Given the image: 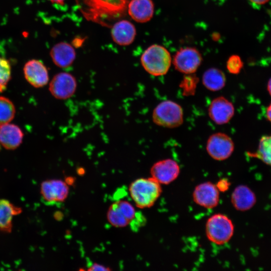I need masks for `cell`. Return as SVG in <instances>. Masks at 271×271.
Returning a JSON list of instances; mask_svg holds the SVG:
<instances>
[{"label":"cell","instance_id":"obj_20","mask_svg":"<svg viewBox=\"0 0 271 271\" xmlns=\"http://www.w3.org/2000/svg\"><path fill=\"white\" fill-rule=\"evenodd\" d=\"M202 82L204 86L209 91H218L225 86L226 76L221 70L210 68L203 73Z\"/></svg>","mask_w":271,"mask_h":271},{"label":"cell","instance_id":"obj_7","mask_svg":"<svg viewBox=\"0 0 271 271\" xmlns=\"http://www.w3.org/2000/svg\"><path fill=\"white\" fill-rule=\"evenodd\" d=\"M202 62L200 52L195 48L186 47L181 48L175 54L173 64L178 71L186 74H193Z\"/></svg>","mask_w":271,"mask_h":271},{"label":"cell","instance_id":"obj_14","mask_svg":"<svg viewBox=\"0 0 271 271\" xmlns=\"http://www.w3.org/2000/svg\"><path fill=\"white\" fill-rule=\"evenodd\" d=\"M136 34V29L133 24L125 20L115 23L111 31L113 41L120 46H127L131 44Z\"/></svg>","mask_w":271,"mask_h":271},{"label":"cell","instance_id":"obj_5","mask_svg":"<svg viewBox=\"0 0 271 271\" xmlns=\"http://www.w3.org/2000/svg\"><path fill=\"white\" fill-rule=\"evenodd\" d=\"M234 226L226 215L217 213L210 216L205 225V233L208 240L217 245L228 242L232 238Z\"/></svg>","mask_w":271,"mask_h":271},{"label":"cell","instance_id":"obj_6","mask_svg":"<svg viewBox=\"0 0 271 271\" xmlns=\"http://www.w3.org/2000/svg\"><path fill=\"white\" fill-rule=\"evenodd\" d=\"M234 149L232 139L227 134L217 132L210 135L207 139L206 150L210 157L222 161L229 158Z\"/></svg>","mask_w":271,"mask_h":271},{"label":"cell","instance_id":"obj_10","mask_svg":"<svg viewBox=\"0 0 271 271\" xmlns=\"http://www.w3.org/2000/svg\"><path fill=\"white\" fill-rule=\"evenodd\" d=\"M234 111L232 103L223 96H218L213 99L208 109L209 118L218 125L229 122L233 117Z\"/></svg>","mask_w":271,"mask_h":271},{"label":"cell","instance_id":"obj_27","mask_svg":"<svg viewBox=\"0 0 271 271\" xmlns=\"http://www.w3.org/2000/svg\"><path fill=\"white\" fill-rule=\"evenodd\" d=\"M230 183L226 179H220L216 184L218 190L220 192L227 191L230 186Z\"/></svg>","mask_w":271,"mask_h":271},{"label":"cell","instance_id":"obj_11","mask_svg":"<svg viewBox=\"0 0 271 271\" xmlns=\"http://www.w3.org/2000/svg\"><path fill=\"white\" fill-rule=\"evenodd\" d=\"M192 196L195 203L206 209L214 208L219 202V191L216 185L210 182H203L196 186Z\"/></svg>","mask_w":271,"mask_h":271},{"label":"cell","instance_id":"obj_18","mask_svg":"<svg viewBox=\"0 0 271 271\" xmlns=\"http://www.w3.org/2000/svg\"><path fill=\"white\" fill-rule=\"evenodd\" d=\"M24 134L21 128L14 124L0 125V144L6 149L14 150L22 143Z\"/></svg>","mask_w":271,"mask_h":271},{"label":"cell","instance_id":"obj_15","mask_svg":"<svg viewBox=\"0 0 271 271\" xmlns=\"http://www.w3.org/2000/svg\"><path fill=\"white\" fill-rule=\"evenodd\" d=\"M50 56L58 67L65 68L71 66L76 58L74 48L66 42H59L51 49Z\"/></svg>","mask_w":271,"mask_h":271},{"label":"cell","instance_id":"obj_17","mask_svg":"<svg viewBox=\"0 0 271 271\" xmlns=\"http://www.w3.org/2000/svg\"><path fill=\"white\" fill-rule=\"evenodd\" d=\"M128 13L138 23L149 21L154 13V5L152 0H131L128 4Z\"/></svg>","mask_w":271,"mask_h":271},{"label":"cell","instance_id":"obj_16","mask_svg":"<svg viewBox=\"0 0 271 271\" xmlns=\"http://www.w3.org/2000/svg\"><path fill=\"white\" fill-rule=\"evenodd\" d=\"M256 201L255 194L246 185L237 186L231 194V203L238 211H245L249 210L254 205Z\"/></svg>","mask_w":271,"mask_h":271},{"label":"cell","instance_id":"obj_30","mask_svg":"<svg viewBox=\"0 0 271 271\" xmlns=\"http://www.w3.org/2000/svg\"><path fill=\"white\" fill-rule=\"evenodd\" d=\"M269 0H249V2L256 5H263L267 3Z\"/></svg>","mask_w":271,"mask_h":271},{"label":"cell","instance_id":"obj_4","mask_svg":"<svg viewBox=\"0 0 271 271\" xmlns=\"http://www.w3.org/2000/svg\"><path fill=\"white\" fill-rule=\"evenodd\" d=\"M152 120L154 123L159 126L176 128L183 123V109L179 103L173 100L162 101L154 108Z\"/></svg>","mask_w":271,"mask_h":271},{"label":"cell","instance_id":"obj_2","mask_svg":"<svg viewBox=\"0 0 271 271\" xmlns=\"http://www.w3.org/2000/svg\"><path fill=\"white\" fill-rule=\"evenodd\" d=\"M141 63L150 75L161 76L169 71L172 59L169 51L163 46L154 44L147 48L142 54Z\"/></svg>","mask_w":271,"mask_h":271},{"label":"cell","instance_id":"obj_9","mask_svg":"<svg viewBox=\"0 0 271 271\" xmlns=\"http://www.w3.org/2000/svg\"><path fill=\"white\" fill-rule=\"evenodd\" d=\"M151 177L161 185H168L179 176L180 168L173 159L168 158L160 160L152 166Z\"/></svg>","mask_w":271,"mask_h":271},{"label":"cell","instance_id":"obj_31","mask_svg":"<svg viewBox=\"0 0 271 271\" xmlns=\"http://www.w3.org/2000/svg\"><path fill=\"white\" fill-rule=\"evenodd\" d=\"M51 2L58 5H63L66 0H49Z\"/></svg>","mask_w":271,"mask_h":271},{"label":"cell","instance_id":"obj_19","mask_svg":"<svg viewBox=\"0 0 271 271\" xmlns=\"http://www.w3.org/2000/svg\"><path fill=\"white\" fill-rule=\"evenodd\" d=\"M22 211L20 207L15 206L8 200L0 199V231L11 232L13 217Z\"/></svg>","mask_w":271,"mask_h":271},{"label":"cell","instance_id":"obj_28","mask_svg":"<svg viewBox=\"0 0 271 271\" xmlns=\"http://www.w3.org/2000/svg\"><path fill=\"white\" fill-rule=\"evenodd\" d=\"M88 270H107L109 269L102 265L98 264H93L92 266H90V268Z\"/></svg>","mask_w":271,"mask_h":271},{"label":"cell","instance_id":"obj_34","mask_svg":"<svg viewBox=\"0 0 271 271\" xmlns=\"http://www.w3.org/2000/svg\"><path fill=\"white\" fill-rule=\"evenodd\" d=\"M0 149H1V147H0Z\"/></svg>","mask_w":271,"mask_h":271},{"label":"cell","instance_id":"obj_23","mask_svg":"<svg viewBox=\"0 0 271 271\" xmlns=\"http://www.w3.org/2000/svg\"><path fill=\"white\" fill-rule=\"evenodd\" d=\"M107 217L108 222L116 227H125L129 222L113 203L109 208Z\"/></svg>","mask_w":271,"mask_h":271},{"label":"cell","instance_id":"obj_33","mask_svg":"<svg viewBox=\"0 0 271 271\" xmlns=\"http://www.w3.org/2000/svg\"><path fill=\"white\" fill-rule=\"evenodd\" d=\"M267 89L269 92V94L271 96V78L269 80L268 82Z\"/></svg>","mask_w":271,"mask_h":271},{"label":"cell","instance_id":"obj_25","mask_svg":"<svg viewBox=\"0 0 271 271\" xmlns=\"http://www.w3.org/2000/svg\"><path fill=\"white\" fill-rule=\"evenodd\" d=\"M114 203L129 223H130L137 215V212L132 205L125 200H119L116 201Z\"/></svg>","mask_w":271,"mask_h":271},{"label":"cell","instance_id":"obj_24","mask_svg":"<svg viewBox=\"0 0 271 271\" xmlns=\"http://www.w3.org/2000/svg\"><path fill=\"white\" fill-rule=\"evenodd\" d=\"M11 77V66L6 58L0 56V92L4 91Z\"/></svg>","mask_w":271,"mask_h":271},{"label":"cell","instance_id":"obj_13","mask_svg":"<svg viewBox=\"0 0 271 271\" xmlns=\"http://www.w3.org/2000/svg\"><path fill=\"white\" fill-rule=\"evenodd\" d=\"M24 72L26 80L35 87H43L49 81L48 69L40 60L28 61L24 66Z\"/></svg>","mask_w":271,"mask_h":271},{"label":"cell","instance_id":"obj_21","mask_svg":"<svg viewBox=\"0 0 271 271\" xmlns=\"http://www.w3.org/2000/svg\"><path fill=\"white\" fill-rule=\"evenodd\" d=\"M248 155L260 160L271 166V135L262 136L255 152L248 153Z\"/></svg>","mask_w":271,"mask_h":271},{"label":"cell","instance_id":"obj_12","mask_svg":"<svg viewBox=\"0 0 271 271\" xmlns=\"http://www.w3.org/2000/svg\"><path fill=\"white\" fill-rule=\"evenodd\" d=\"M40 193L45 202L53 204L62 202L67 198L69 188L62 180H48L41 183Z\"/></svg>","mask_w":271,"mask_h":271},{"label":"cell","instance_id":"obj_3","mask_svg":"<svg viewBox=\"0 0 271 271\" xmlns=\"http://www.w3.org/2000/svg\"><path fill=\"white\" fill-rule=\"evenodd\" d=\"M128 0H84L86 16L93 21L114 19L121 16Z\"/></svg>","mask_w":271,"mask_h":271},{"label":"cell","instance_id":"obj_32","mask_svg":"<svg viewBox=\"0 0 271 271\" xmlns=\"http://www.w3.org/2000/svg\"><path fill=\"white\" fill-rule=\"evenodd\" d=\"M141 216V215H140V214L139 215V214H138V213H137L136 218L137 221L139 220V218H140V217ZM143 222H143V220H142V221H137V223H135V224L133 225V227H135L137 226V225H139V224H140V223H143Z\"/></svg>","mask_w":271,"mask_h":271},{"label":"cell","instance_id":"obj_26","mask_svg":"<svg viewBox=\"0 0 271 271\" xmlns=\"http://www.w3.org/2000/svg\"><path fill=\"white\" fill-rule=\"evenodd\" d=\"M226 68L232 74H238L243 66V63L241 58L237 55L230 56L226 62Z\"/></svg>","mask_w":271,"mask_h":271},{"label":"cell","instance_id":"obj_22","mask_svg":"<svg viewBox=\"0 0 271 271\" xmlns=\"http://www.w3.org/2000/svg\"><path fill=\"white\" fill-rule=\"evenodd\" d=\"M15 112L16 109L13 103L9 99L0 96V125L12 120Z\"/></svg>","mask_w":271,"mask_h":271},{"label":"cell","instance_id":"obj_1","mask_svg":"<svg viewBox=\"0 0 271 271\" xmlns=\"http://www.w3.org/2000/svg\"><path fill=\"white\" fill-rule=\"evenodd\" d=\"M162 192L161 184L152 177L136 179L129 187L132 200L136 205L141 209L154 205Z\"/></svg>","mask_w":271,"mask_h":271},{"label":"cell","instance_id":"obj_8","mask_svg":"<svg viewBox=\"0 0 271 271\" xmlns=\"http://www.w3.org/2000/svg\"><path fill=\"white\" fill-rule=\"evenodd\" d=\"M77 81L71 74L63 72L56 74L49 84L51 94L59 99H66L71 97L75 92Z\"/></svg>","mask_w":271,"mask_h":271},{"label":"cell","instance_id":"obj_29","mask_svg":"<svg viewBox=\"0 0 271 271\" xmlns=\"http://www.w3.org/2000/svg\"><path fill=\"white\" fill-rule=\"evenodd\" d=\"M265 115L267 119L271 122V103L266 108Z\"/></svg>","mask_w":271,"mask_h":271}]
</instances>
